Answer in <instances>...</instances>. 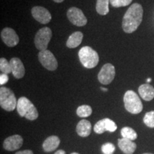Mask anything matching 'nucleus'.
I'll return each mask as SVG.
<instances>
[{
  "instance_id": "7",
  "label": "nucleus",
  "mask_w": 154,
  "mask_h": 154,
  "mask_svg": "<svg viewBox=\"0 0 154 154\" xmlns=\"http://www.w3.org/2000/svg\"><path fill=\"white\" fill-rule=\"evenodd\" d=\"M39 62L44 68L49 71H55L58 68V61L54 55L49 50H44L39 51L38 54Z\"/></svg>"
},
{
  "instance_id": "24",
  "label": "nucleus",
  "mask_w": 154,
  "mask_h": 154,
  "mask_svg": "<svg viewBox=\"0 0 154 154\" xmlns=\"http://www.w3.org/2000/svg\"><path fill=\"white\" fill-rule=\"evenodd\" d=\"M143 122L149 128H154V111L146 113L143 118Z\"/></svg>"
},
{
  "instance_id": "8",
  "label": "nucleus",
  "mask_w": 154,
  "mask_h": 154,
  "mask_svg": "<svg viewBox=\"0 0 154 154\" xmlns=\"http://www.w3.org/2000/svg\"><path fill=\"white\" fill-rule=\"evenodd\" d=\"M116 75L115 67L111 63H106L98 74V80L102 84L108 85L114 79Z\"/></svg>"
},
{
  "instance_id": "12",
  "label": "nucleus",
  "mask_w": 154,
  "mask_h": 154,
  "mask_svg": "<svg viewBox=\"0 0 154 154\" xmlns=\"http://www.w3.org/2000/svg\"><path fill=\"white\" fill-rule=\"evenodd\" d=\"M1 38L6 45L9 47H14L19 42V37L16 32L11 28L6 27L1 32Z\"/></svg>"
},
{
  "instance_id": "18",
  "label": "nucleus",
  "mask_w": 154,
  "mask_h": 154,
  "mask_svg": "<svg viewBox=\"0 0 154 154\" xmlns=\"http://www.w3.org/2000/svg\"><path fill=\"white\" fill-rule=\"evenodd\" d=\"M140 97L146 101H150L154 98V88L149 84H142L138 88Z\"/></svg>"
},
{
  "instance_id": "22",
  "label": "nucleus",
  "mask_w": 154,
  "mask_h": 154,
  "mask_svg": "<svg viewBox=\"0 0 154 154\" xmlns=\"http://www.w3.org/2000/svg\"><path fill=\"white\" fill-rule=\"evenodd\" d=\"M92 113V109L88 105H82L76 109V114L81 118H86Z\"/></svg>"
},
{
  "instance_id": "27",
  "label": "nucleus",
  "mask_w": 154,
  "mask_h": 154,
  "mask_svg": "<svg viewBox=\"0 0 154 154\" xmlns=\"http://www.w3.org/2000/svg\"><path fill=\"white\" fill-rule=\"evenodd\" d=\"M8 74H2V73L1 75H0V84H1V85H4V84H7V83L8 82Z\"/></svg>"
},
{
  "instance_id": "5",
  "label": "nucleus",
  "mask_w": 154,
  "mask_h": 154,
  "mask_svg": "<svg viewBox=\"0 0 154 154\" xmlns=\"http://www.w3.org/2000/svg\"><path fill=\"white\" fill-rule=\"evenodd\" d=\"M0 106L7 111H12L17 108L16 96L10 88L5 86L0 88Z\"/></svg>"
},
{
  "instance_id": "20",
  "label": "nucleus",
  "mask_w": 154,
  "mask_h": 154,
  "mask_svg": "<svg viewBox=\"0 0 154 154\" xmlns=\"http://www.w3.org/2000/svg\"><path fill=\"white\" fill-rule=\"evenodd\" d=\"M109 3H110V0H97L96 5V10L98 14L102 16L106 15L109 12Z\"/></svg>"
},
{
  "instance_id": "10",
  "label": "nucleus",
  "mask_w": 154,
  "mask_h": 154,
  "mask_svg": "<svg viewBox=\"0 0 154 154\" xmlns=\"http://www.w3.org/2000/svg\"><path fill=\"white\" fill-rule=\"evenodd\" d=\"M31 12L34 19L42 24H48L51 19V15L49 10L43 7H34L31 10Z\"/></svg>"
},
{
  "instance_id": "33",
  "label": "nucleus",
  "mask_w": 154,
  "mask_h": 154,
  "mask_svg": "<svg viewBox=\"0 0 154 154\" xmlns=\"http://www.w3.org/2000/svg\"><path fill=\"white\" fill-rule=\"evenodd\" d=\"M71 154H79V153H76V152H74V153H71Z\"/></svg>"
},
{
  "instance_id": "34",
  "label": "nucleus",
  "mask_w": 154,
  "mask_h": 154,
  "mask_svg": "<svg viewBox=\"0 0 154 154\" xmlns=\"http://www.w3.org/2000/svg\"><path fill=\"white\" fill-rule=\"evenodd\" d=\"M143 154H153V153H143Z\"/></svg>"
},
{
  "instance_id": "21",
  "label": "nucleus",
  "mask_w": 154,
  "mask_h": 154,
  "mask_svg": "<svg viewBox=\"0 0 154 154\" xmlns=\"http://www.w3.org/2000/svg\"><path fill=\"white\" fill-rule=\"evenodd\" d=\"M121 134L123 136V138H128V139L135 140L137 138L138 135L137 133L135 131L134 129H133L131 127H124L121 131Z\"/></svg>"
},
{
  "instance_id": "4",
  "label": "nucleus",
  "mask_w": 154,
  "mask_h": 154,
  "mask_svg": "<svg viewBox=\"0 0 154 154\" xmlns=\"http://www.w3.org/2000/svg\"><path fill=\"white\" fill-rule=\"evenodd\" d=\"M124 102L125 109L132 114H138L143 110V103L139 96L132 90H128L125 93Z\"/></svg>"
},
{
  "instance_id": "31",
  "label": "nucleus",
  "mask_w": 154,
  "mask_h": 154,
  "mask_svg": "<svg viewBox=\"0 0 154 154\" xmlns=\"http://www.w3.org/2000/svg\"><path fill=\"white\" fill-rule=\"evenodd\" d=\"M101 89L102 91H108V89H107V88H103V87H101Z\"/></svg>"
},
{
  "instance_id": "6",
  "label": "nucleus",
  "mask_w": 154,
  "mask_h": 154,
  "mask_svg": "<svg viewBox=\"0 0 154 154\" xmlns=\"http://www.w3.org/2000/svg\"><path fill=\"white\" fill-rule=\"evenodd\" d=\"M52 36V32L49 27H43L36 32L34 38V44L38 50H47L48 45Z\"/></svg>"
},
{
  "instance_id": "13",
  "label": "nucleus",
  "mask_w": 154,
  "mask_h": 154,
  "mask_svg": "<svg viewBox=\"0 0 154 154\" xmlns=\"http://www.w3.org/2000/svg\"><path fill=\"white\" fill-rule=\"evenodd\" d=\"M23 138L19 135H13L5 140L3 143L4 149L9 151H14L20 149L23 145Z\"/></svg>"
},
{
  "instance_id": "1",
  "label": "nucleus",
  "mask_w": 154,
  "mask_h": 154,
  "mask_svg": "<svg viewBox=\"0 0 154 154\" xmlns=\"http://www.w3.org/2000/svg\"><path fill=\"white\" fill-rule=\"evenodd\" d=\"M143 9L138 3H134L125 13L122 21V28L124 32L131 34L137 29L143 20Z\"/></svg>"
},
{
  "instance_id": "30",
  "label": "nucleus",
  "mask_w": 154,
  "mask_h": 154,
  "mask_svg": "<svg viewBox=\"0 0 154 154\" xmlns=\"http://www.w3.org/2000/svg\"><path fill=\"white\" fill-rule=\"evenodd\" d=\"M53 1L55 2H57V3H61V2H62L64 1V0H53Z\"/></svg>"
},
{
  "instance_id": "23",
  "label": "nucleus",
  "mask_w": 154,
  "mask_h": 154,
  "mask_svg": "<svg viewBox=\"0 0 154 154\" xmlns=\"http://www.w3.org/2000/svg\"><path fill=\"white\" fill-rule=\"evenodd\" d=\"M0 71L2 74H9L11 73L10 62L7 61L5 58L0 59Z\"/></svg>"
},
{
  "instance_id": "17",
  "label": "nucleus",
  "mask_w": 154,
  "mask_h": 154,
  "mask_svg": "<svg viewBox=\"0 0 154 154\" xmlns=\"http://www.w3.org/2000/svg\"><path fill=\"white\" fill-rule=\"evenodd\" d=\"M91 124L86 119H82L76 126V133L81 137H87L91 134Z\"/></svg>"
},
{
  "instance_id": "28",
  "label": "nucleus",
  "mask_w": 154,
  "mask_h": 154,
  "mask_svg": "<svg viewBox=\"0 0 154 154\" xmlns=\"http://www.w3.org/2000/svg\"><path fill=\"white\" fill-rule=\"evenodd\" d=\"M15 154H34L32 151L31 150H24V151H20L17 152Z\"/></svg>"
},
{
  "instance_id": "25",
  "label": "nucleus",
  "mask_w": 154,
  "mask_h": 154,
  "mask_svg": "<svg viewBox=\"0 0 154 154\" xmlns=\"http://www.w3.org/2000/svg\"><path fill=\"white\" fill-rule=\"evenodd\" d=\"M116 150L115 146L113 143H106L101 146V151L103 154H113Z\"/></svg>"
},
{
  "instance_id": "29",
  "label": "nucleus",
  "mask_w": 154,
  "mask_h": 154,
  "mask_svg": "<svg viewBox=\"0 0 154 154\" xmlns=\"http://www.w3.org/2000/svg\"><path fill=\"white\" fill-rule=\"evenodd\" d=\"M54 154H66V152L63 150H58L57 151L55 152Z\"/></svg>"
},
{
  "instance_id": "26",
  "label": "nucleus",
  "mask_w": 154,
  "mask_h": 154,
  "mask_svg": "<svg viewBox=\"0 0 154 154\" xmlns=\"http://www.w3.org/2000/svg\"><path fill=\"white\" fill-rule=\"evenodd\" d=\"M132 1L133 0H110V4L113 7L119 8V7L129 5Z\"/></svg>"
},
{
  "instance_id": "14",
  "label": "nucleus",
  "mask_w": 154,
  "mask_h": 154,
  "mask_svg": "<svg viewBox=\"0 0 154 154\" xmlns=\"http://www.w3.org/2000/svg\"><path fill=\"white\" fill-rule=\"evenodd\" d=\"M10 65L11 68V73L14 78L20 79L24 77L25 74V68L22 61L19 58H12L10 61Z\"/></svg>"
},
{
  "instance_id": "11",
  "label": "nucleus",
  "mask_w": 154,
  "mask_h": 154,
  "mask_svg": "<svg viewBox=\"0 0 154 154\" xmlns=\"http://www.w3.org/2000/svg\"><path fill=\"white\" fill-rule=\"evenodd\" d=\"M117 129V126L113 121L110 119H103L94 125V131L98 134H103L105 131L114 132Z\"/></svg>"
},
{
  "instance_id": "15",
  "label": "nucleus",
  "mask_w": 154,
  "mask_h": 154,
  "mask_svg": "<svg viewBox=\"0 0 154 154\" xmlns=\"http://www.w3.org/2000/svg\"><path fill=\"white\" fill-rule=\"evenodd\" d=\"M118 145L119 149L125 154H133L137 147L135 142L125 138H119L118 140Z\"/></svg>"
},
{
  "instance_id": "32",
  "label": "nucleus",
  "mask_w": 154,
  "mask_h": 154,
  "mask_svg": "<svg viewBox=\"0 0 154 154\" xmlns=\"http://www.w3.org/2000/svg\"><path fill=\"white\" fill-rule=\"evenodd\" d=\"M151 82V79L149 78V79H147V82L149 83V82Z\"/></svg>"
},
{
  "instance_id": "2",
  "label": "nucleus",
  "mask_w": 154,
  "mask_h": 154,
  "mask_svg": "<svg viewBox=\"0 0 154 154\" xmlns=\"http://www.w3.org/2000/svg\"><path fill=\"white\" fill-rule=\"evenodd\" d=\"M17 112L21 117H24L30 121H34L38 118L37 109L32 101L26 97L22 96L17 101Z\"/></svg>"
},
{
  "instance_id": "16",
  "label": "nucleus",
  "mask_w": 154,
  "mask_h": 154,
  "mask_svg": "<svg viewBox=\"0 0 154 154\" xmlns=\"http://www.w3.org/2000/svg\"><path fill=\"white\" fill-rule=\"evenodd\" d=\"M60 144V139L57 136H51L47 138L42 144V148L45 152L49 153L55 151Z\"/></svg>"
},
{
  "instance_id": "3",
  "label": "nucleus",
  "mask_w": 154,
  "mask_h": 154,
  "mask_svg": "<svg viewBox=\"0 0 154 154\" xmlns=\"http://www.w3.org/2000/svg\"><path fill=\"white\" fill-rule=\"evenodd\" d=\"M79 58L82 64L85 68L92 69L97 66L99 61L98 53L91 47L86 46L79 51Z\"/></svg>"
},
{
  "instance_id": "9",
  "label": "nucleus",
  "mask_w": 154,
  "mask_h": 154,
  "mask_svg": "<svg viewBox=\"0 0 154 154\" xmlns=\"http://www.w3.org/2000/svg\"><path fill=\"white\" fill-rule=\"evenodd\" d=\"M69 20L77 26H84L87 24V19L82 9L77 7H71L66 13Z\"/></svg>"
},
{
  "instance_id": "19",
  "label": "nucleus",
  "mask_w": 154,
  "mask_h": 154,
  "mask_svg": "<svg viewBox=\"0 0 154 154\" xmlns=\"http://www.w3.org/2000/svg\"><path fill=\"white\" fill-rule=\"evenodd\" d=\"M84 34L81 32H75L69 36L66 42V47L70 49H74L82 44Z\"/></svg>"
}]
</instances>
